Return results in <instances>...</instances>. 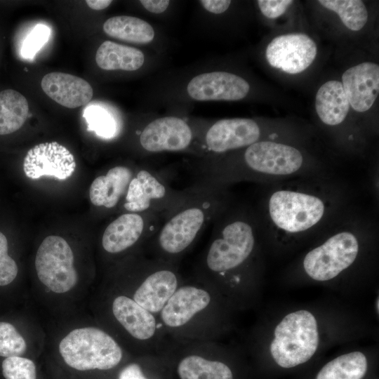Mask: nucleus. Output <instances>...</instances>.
<instances>
[{
    "instance_id": "nucleus-1",
    "label": "nucleus",
    "mask_w": 379,
    "mask_h": 379,
    "mask_svg": "<svg viewBox=\"0 0 379 379\" xmlns=\"http://www.w3.org/2000/svg\"><path fill=\"white\" fill-rule=\"evenodd\" d=\"M211 239L201 255L194 277L217 292L241 284L242 272L253 258L260 225L244 207L230 206L213 222Z\"/></svg>"
},
{
    "instance_id": "nucleus-2",
    "label": "nucleus",
    "mask_w": 379,
    "mask_h": 379,
    "mask_svg": "<svg viewBox=\"0 0 379 379\" xmlns=\"http://www.w3.org/2000/svg\"><path fill=\"white\" fill-rule=\"evenodd\" d=\"M307 178L284 182L270 191L262 206V217H258L261 229L293 237L327 222L339 205L338 194L324 182Z\"/></svg>"
},
{
    "instance_id": "nucleus-3",
    "label": "nucleus",
    "mask_w": 379,
    "mask_h": 379,
    "mask_svg": "<svg viewBox=\"0 0 379 379\" xmlns=\"http://www.w3.org/2000/svg\"><path fill=\"white\" fill-rule=\"evenodd\" d=\"M227 187L196 184L146 244L149 257L177 265L204 229L230 206Z\"/></svg>"
},
{
    "instance_id": "nucleus-4",
    "label": "nucleus",
    "mask_w": 379,
    "mask_h": 379,
    "mask_svg": "<svg viewBox=\"0 0 379 379\" xmlns=\"http://www.w3.org/2000/svg\"><path fill=\"white\" fill-rule=\"evenodd\" d=\"M195 173L197 183L225 187L241 181L277 182L319 175L309 169L298 148L272 140L246 147L239 159L206 161Z\"/></svg>"
},
{
    "instance_id": "nucleus-5",
    "label": "nucleus",
    "mask_w": 379,
    "mask_h": 379,
    "mask_svg": "<svg viewBox=\"0 0 379 379\" xmlns=\"http://www.w3.org/2000/svg\"><path fill=\"white\" fill-rule=\"evenodd\" d=\"M218 292L194 277L182 280L158 317L175 341H213L219 328Z\"/></svg>"
},
{
    "instance_id": "nucleus-6",
    "label": "nucleus",
    "mask_w": 379,
    "mask_h": 379,
    "mask_svg": "<svg viewBox=\"0 0 379 379\" xmlns=\"http://www.w3.org/2000/svg\"><path fill=\"white\" fill-rule=\"evenodd\" d=\"M362 225L344 221L333 226L334 232L310 251L302 262L305 273L316 281H328L350 267L359 253L357 231Z\"/></svg>"
},
{
    "instance_id": "nucleus-7",
    "label": "nucleus",
    "mask_w": 379,
    "mask_h": 379,
    "mask_svg": "<svg viewBox=\"0 0 379 379\" xmlns=\"http://www.w3.org/2000/svg\"><path fill=\"white\" fill-rule=\"evenodd\" d=\"M65 362L79 371L109 370L123 358L118 342L106 331L95 327L77 328L69 332L59 344Z\"/></svg>"
},
{
    "instance_id": "nucleus-8",
    "label": "nucleus",
    "mask_w": 379,
    "mask_h": 379,
    "mask_svg": "<svg viewBox=\"0 0 379 379\" xmlns=\"http://www.w3.org/2000/svg\"><path fill=\"white\" fill-rule=\"evenodd\" d=\"M317 323L304 310L287 314L274 329L270 352L281 367L290 368L307 362L319 345Z\"/></svg>"
},
{
    "instance_id": "nucleus-9",
    "label": "nucleus",
    "mask_w": 379,
    "mask_h": 379,
    "mask_svg": "<svg viewBox=\"0 0 379 379\" xmlns=\"http://www.w3.org/2000/svg\"><path fill=\"white\" fill-rule=\"evenodd\" d=\"M190 192L191 187L175 190L158 172L142 168L134 172L121 206L126 212L159 214L166 217Z\"/></svg>"
},
{
    "instance_id": "nucleus-10",
    "label": "nucleus",
    "mask_w": 379,
    "mask_h": 379,
    "mask_svg": "<svg viewBox=\"0 0 379 379\" xmlns=\"http://www.w3.org/2000/svg\"><path fill=\"white\" fill-rule=\"evenodd\" d=\"M110 310L114 320L138 348L149 354L165 353L171 339L158 315L124 293L114 296Z\"/></svg>"
},
{
    "instance_id": "nucleus-11",
    "label": "nucleus",
    "mask_w": 379,
    "mask_h": 379,
    "mask_svg": "<svg viewBox=\"0 0 379 379\" xmlns=\"http://www.w3.org/2000/svg\"><path fill=\"white\" fill-rule=\"evenodd\" d=\"M135 267L134 283L128 295L145 310L159 315L183 280L178 265L142 255Z\"/></svg>"
},
{
    "instance_id": "nucleus-12",
    "label": "nucleus",
    "mask_w": 379,
    "mask_h": 379,
    "mask_svg": "<svg viewBox=\"0 0 379 379\" xmlns=\"http://www.w3.org/2000/svg\"><path fill=\"white\" fill-rule=\"evenodd\" d=\"M74 258L73 251L65 239L56 235L46 237L35 258L39 279L54 293H63L70 291L78 279Z\"/></svg>"
},
{
    "instance_id": "nucleus-13",
    "label": "nucleus",
    "mask_w": 379,
    "mask_h": 379,
    "mask_svg": "<svg viewBox=\"0 0 379 379\" xmlns=\"http://www.w3.org/2000/svg\"><path fill=\"white\" fill-rule=\"evenodd\" d=\"M164 218L159 214L126 212L106 227L101 240L102 248L109 254L119 255L146 245Z\"/></svg>"
},
{
    "instance_id": "nucleus-14",
    "label": "nucleus",
    "mask_w": 379,
    "mask_h": 379,
    "mask_svg": "<svg viewBox=\"0 0 379 379\" xmlns=\"http://www.w3.org/2000/svg\"><path fill=\"white\" fill-rule=\"evenodd\" d=\"M209 342L171 340L169 348L179 356L176 372L180 379H234L227 364L208 357Z\"/></svg>"
},
{
    "instance_id": "nucleus-15",
    "label": "nucleus",
    "mask_w": 379,
    "mask_h": 379,
    "mask_svg": "<svg viewBox=\"0 0 379 379\" xmlns=\"http://www.w3.org/2000/svg\"><path fill=\"white\" fill-rule=\"evenodd\" d=\"M316 55L314 41L302 33L277 36L266 49L269 64L288 74H298L306 69Z\"/></svg>"
},
{
    "instance_id": "nucleus-16",
    "label": "nucleus",
    "mask_w": 379,
    "mask_h": 379,
    "mask_svg": "<svg viewBox=\"0 0 379 379\" xmlns=\"http://www.w3.org/2000/svg\"><path fill=\"white\" fill-rule=\"evenodd\" d=\"M192 140L193 132L187 123L171 116L149 122L139 135L141 147L149 153L183 151Z\"/></svg>"
},
{
    "instance_id": "nucleus-17",
    "label": "nucleus",
    "mask_w": 379,
    "mask_h": 379,
    "mask_svg": "<svg viewBox=\"0 0 379 379\" xmlns=\"http://www.w3.org/2000/svg\"><path fill=\"white\" fill-rule=\"evenodd\" d=\"M75 168L72 154L57 142L35 145L27 152L23 162V171L31 179L49 176L66 180L73 174Z\"/></svg>"
},
{
    "instance_id": "nucleus-18",
    "label": "nucleus",
    "mask_w": 379,
    "mask_h": 379,
    "mask_svg": "<svg viewBox=\"0 0 379 379\" xmlns=\"http://www.w3.org/2000/svg\"><path fill=\"white\" fill-rule=\"evenodd\" d=\"M260 135V126L253 119H221L206 131L204 145L212 153L224 154L246 147L259 141Z\"/></svg>"
},
{
    "instance_id": "nucleus-19",
    "label": "nucleus",
    "mask_w": 379,
    "mask_h": 379,
    "mask_svg": "<svg viewBox=\"0 0 379 379\" xmlns=\"http://www.w3.org/2000/svg\"><path fill=\"white\" fill-rule=\"evenodd\" d=\"M243 78L226 72H211L192 78L187 84L189 95L199 101L241 100L249 91Z\"/></svg>"
},
{
    "instance_id": "nucleus-20",
    "label": "nucleus",
    "mask_w": 379,
    "mask_h": 379,
    "mask_svg": "<svg viewBox=\"0 0 379 379\" xmlns=\"http://www.w3.org/2000/svg\"><path fill=\"white\" fill-rule=\"evenodd\" d=\"M343 87L350 105L357 112L369 109L379 92V66L364 62L346 70L343 76Z\"/></svg>"
},
{
    "instance_id": "nucleus-21",
    "label": "nucleus",
    "mask_w": 379,
    "mask_h": 379,
    "mask_svg": "<svg viewBox=\"0 0 379 379\" xmlns=\"http://www.w3.org/2000/svg\"><path fill=\"white\" fill-rule=\"evenodd\" d=\"M41 85L48 96L67 108H76L88 103L93 95V88L88 81L62 72L46 74Z\"/></svg>"
},
{
    "instance_id": "nucleus-22",
    "label": "nucleus",
    "mask_w": 379,
    "mask_h": 379,
    "mask_svg": "<svg viewBox=\"0 0 379 379\" xmlns=\"http://www.w3.org/2000/svg\"><path fill=\"white\" fill-rule=\"evenodd\" d=\"M135 171L126 166H115L97 177L89 188L91 203L107 210L116 208L127 190Z\"/></svg>"
},
{
    "instance_id": "nucleus-23",
    "label": "nucleus",
    "mask_w": 379,
    "mask_h": 379,
    "mask_svg": "<svg viewBox=\"0 0 379 379\" xmlns=\"http://www.w3.org/2000/svg\"><path fill=\"white\" fill-rule=\"evenodd\" d=\"M315 107L320 119L326 125L337 126L342 123L350 108V102L338 81L324 84L316 95Z\"/></svg>"
},
{
    "instance_id": "nucleus-24",
    "label": "nucleus",
    "mask_w": 379,
    "mask_h": 379,
    "mask_svg": "<svg viewBox=\"0 0 379 379\" xmlns=\"http://www.w3.org/2000/svg\"><path fill=\"white\" fill-rule=\"evenodd\" d=\"M95 61L105 70L135 71L142 66L145 57L138 48L105 41L97 50Z\"/></svg>"
},
{
    "instance_id": "nucleus-25",
    "label": "nucleus",
    "mask_w": 379,
    "mask_h": 379,
    "mask_svg": "<svg viewBox=\"0 0 379 379\" xmlns=\"http://www.w3.org/2000/svg\"><path fill=\"white\" fill-rule=\"evenodd\" d=\"M103 31L108 36L135 44H147L154 37L153 27L146 21L128 15H117L107 20Z\"/></svg>"
},
{
    "instance_id": "nucleus-26",
    "label": "nucleus",
    "mask_w": 379,
    "mask_h": 379,
    "mask_svg": "<svg viewBox=\"0 0 379 379\" xmlns=\"http://www.w3.org/2000/svg\"><path fill=\"white\" fill-rule=\"evenodd\" d=\"M29 112L25 97L17 91L0 92V135L12 133L25 124Z\"/></svg>"
},
{
    "instance_id": "nucleus-27",
    "label": "nucleus",
    "mask_w": 379,
    "mask_h": 379,
    "mask_svg": "<svg viewBox=\"0 0 379 379\" xmlns=\"http://www.w3.org/2000/svg\"><path fill=\"white\" fill-rule=\"evenodd\" d=\"M367 371V359L360 352L340 355L325 364L316 379H362Z\"/></svg>"
},
{
    "instance_id": "nucleus-28",
    "label": "nucleus",
    "mask_w": 379,
    "mask_h": 379,
    "mask_svg": "<svg viewBox=\"0 0 379 379\" xmlns=\"http://www.w3.org/2000/svg\"><path fill=\"white\" fill-rule=\"evenodd\" d=\"M318 2L326 8L335 12L343 24L352 31H359L365 25L368 13L362 1L320 0Z\"/></svg>"
},
{
    "instance_id": "nucleus-29",
    "label": "nucleus",
    "mask_w": 379,
    "mask_h": 379,
    "mask_svg": "<svg viewBox=\"0 0 379 379\" xmlns=\"http://www.w3.org/2000/svg\"><path fill=\"white\" fill-rule=\"evenodd\" d=\"M83 117L88 124V130L105 139L114 138L118 133L117 124L114 117L105 109L98 105L87 107Z\"/></svg>"
},
{
    "instance_id": "nucleus-30",
    "label": "nucleus",
    "mask_w": 379,
    "mask_h": 379,
    "mask_svg": "<svg viewBox=\"0 0 379 379\" xmlns=\"http://www.w3.org/2000/svg\"><path fill=\"white\" fill-rule=\"evenodd\" d=\"M27 350L23 337L10 323L0 322V356L21 357Z\"/></svg>"
},
{
    "instance_id": "nucleus-31",
    "label": "nucleus",
    "mask_w": 379,
    "mask_h": 379,
    "mask_svg": "<svg viewBox=\"0 0 379 379\" xmlns=\"http://www.w3.org/2000/svg\"><path fill=\"white\" fill-rule=\"evenodd\" d=\"M2 373L6 379H36L34 363L22 357L6 358L2 362Z\"/></svg>"
},
{
    "instance_id": "nucleus-32",
    "label": "nucleus",
    "mask_w": 379,
    "mask_h": 379,
    "mask_svg": "<svg viewBox=\"0 0 379 379\" xmlns=\"http://www.w3.org/2000/svg\"><path fill=\"white\" fill-rule=\"evenodd\" d=\"M51 34L50 28L45 25H36L25 38L21 48L22 55L32 59L48 41Z\"/></svg>"
},
{
    "instance_id": "nucleus-33",
    "label": "nucleus",
    "mask_w": 379,
    "mask_h": 379,
    "mask_svg": "<svg viewBox=\"0 0 379 379\" xmlns=\"http://www.w3.org/2000/svg\"><path fill=\"white\" fill-rule=\"evenodd\" d=\"M8 241L0 232V286L11 284L18 272L15 261L8 254Z\"/></svg>"
},
{
    "instance_id": "nucleus-34",
    "label": "nucleus",
    "mask_w": 379,
    "mask_h": 379,
    "mask_svg": "<svg viewBox=\"0 0 379 379\" xmlns=\"http://www.w3.org/2000/svg\"><path fill=\"white\" fill-rule=\"evenodd\" d=\"M293 3L291 0H259L258 6L267 18H276L281 15L287 7Z\"/></svg>"
},
{
    "instance_id": "nucleus-35",
    "label": "nucleus",
    "mask_w": 379,
    "mask_h": 379,
    "mask_svg": "<svg viewBox=\"0 0 379 379\" xmlns=\"http://www.w3.org/2000/svg\"><path fill=\"white\" fill-rule=\"evenodd\" d=\"M201 5L208 12L220 14L224 13L230 6L228 0H201Z\"/></svg>"
},
{
    "instance_id": "nucleus-36",
    "label": "nucleus",
    "mask_w": 379,
    "mask_h": 379,
    "mask_svg": "<svg viewBox=\"0 0 379 379\" xmlns=\"http://www.w3.org/2000/svg\"><path fill=\"white\" fill-rule=\"evenodd\" d=\"M140 2L149 12L161 13L166 10L170 1L168 0H141Z\"/></svg>"
},
{
    "instance_id": "nucleus-37",
    "label": "nucleus",
    "mask_w": 379,
    "mask_h": 379,
    "mask_svg": "<svg viewBox=\"0 0 379 379\" xmlns=\"http://www.w3.org/2000/svg\"><path fill=\"white\" fill-rule=\"evenodd\" d=\"M119 379H147L142 373L140 367L136 364H131L125 367L120 373Z\"/></svg>"
},
{
    "instance_id": "nucleus-38",
    "label": "nucleus",
    "mask_w": 379,
    "mask_h": 379,
    "mask_svg": "<svg viewBox=\"0 0 379 379\" xmlns=\"http://www.w3.org/2000/svg\"><path fill=\"white\" fill-rule=\"evenodd\" d=\"M112 1L110 0H87L88 6L93 10L100 11L107 8Z\"/></svg>"
},
{
    "instance_id": "nucleus-39",
    "label": "nucleus",
    "mask_w": 379,
    "mask_h": 379,
    "mask_svg": "<svg viewBox=\"0 0 379 379\" xmlns=\"http://www.w3.org/2000/svg\"><path fill=\"white\" fill-rule=\"evenodd\" d=\"M377 310L378 312V300H377Z\"/></svg>"
}]
</instances>
